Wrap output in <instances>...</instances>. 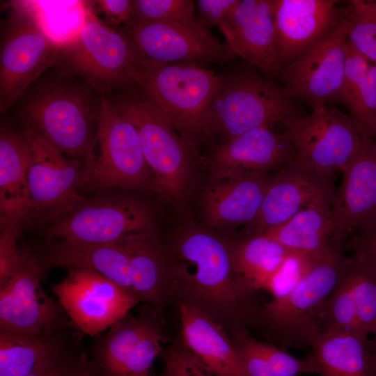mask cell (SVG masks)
Wrapping results in <instances>:
<instances>
[{"label":"cell","mask_w":376,"mask_h":376,"mask_svg":"<svg viewBox=\"0 0 376 376\" xmlns=\"http://www.w3.org/2000/svg\"><path fill=\"white\" fill-rule=\"evenodd\" d=\"M61 353L51 334L0 330V376H26L40 362Z\"/></svg>","instance_id":"d6a6232c"},{"label":"cell","mask_w":376,"mask_h":376,"mask_svg":"<svg viewBox=\"0 0 376 376\" xmlns=\"http://www.w3.org/2000/svg\"><path fill=\"white\" fill-rule=\"evenodd\" d=\"M130 260L132 291L140 301L158 311L168 301V258L166 249L154 234L120 241Z\"/></svg>","instance_id":"f546056e"},{"label":"cell","mask_w":376,"mask_h":376,"mask_svg":"<svg viewBox=\"0 0 376 376\" xmlns=\"http://www.w3.org/2000/svg\"><path fill=\"white\" fill-rule=\"evenodd\" d=\"M154 234L151 211L127 198H108L83 205L52 222L47 238L87 244H107Z\"/></svg>","instance_id":"7c38bea8"},{"label":"cell","mask_w":376,"mask_h":376,"mask_svg":"<svg viewBox=\"0 0 376 376\" xmlns=\"http://www.w3.org/2000/svg\"><path fill=\"white\" fill-rule=\"evenodd\" d=\"M79 359L73 360L63 352L40 362L26 376H75Z\"/></svg>","instance_id":"ee69618b"},{"label":"cell","mask_w":376,"mask_h":376,"mask_svg":"<svg viewBox=\"0 0 376 376\" xmlns=\"http://www.w3.org/2000/svg\"><path fill=\"white\" fill-rule=\"evenodd\" d=\"M184 345L217 376H247L240 352L224 328L201 311L179 306Z\"/></svg>","instance_id":"484cf974"},{"label":"cell","mask_w":376,"mask_h":376,"mask_svg":"<svg viewBox=\"0 0 376 376\" xmlns=\"http://www.w3.org/2000/svg\"><path fill=\"white\" fill-rule=\"evenodd\" d=\"M31 149L27 138L1 122L0 130V223L22 226L31 215L28 187Z\"/></svg>","instance_id":"d4e9b609"},{"label":"cell","mask_w":376,"mask_h":376,"mask_svg":"<svg viewBox=\"0 0 376 376\" xmlns=\"http://www.w3.org/2000/svg\"><path fill=\"white\" fill-rule=\"evenodd\" d=\"M195 8L192 0H132L130 22H162L194 17Z\"/></svg>","instance_id":"8d00e7d4"},{"label":"cell","mask_w":376,"mask_h":376,"mask_svg":"<svg viewBox=\"0 0 376 376\" xmlns=\"http://www.w3.org/2000/svg\"><path fill=\"white\" fill-rule=\"evenodd\" d=\"M47 261L53 267L93 269L132 291L130 256L121 242L87 244L59 241Z\"/></svg>","instance_id":"f1b7e54d"},{"label":"cell","mask_w":376,"mask_h":376,"mask_svg":"<svg viewBox=\"0 0 376 376\" xmlns=\"http://www.w3.org/2000/svg\"><path fill=\"white\" fill-rule=\"evenodd\" d=\"M52 289L74 324L95 336L127 316L140 299L132 291L90 269L70 268Z\"/></svg>","instance_id":"9a60e30c"},{"label":"cell","mask_w":376,"mask_h":376,"mask_svg":"<svg viewBox=\"0 0 376 376\" xmlns=\"http://www.w3.org/2000/svg\"><path fill=\"white\" fill-rule=\"evenodd\" d=\"M342 279L324 304L319 332L335 331L368 337L376 327V264L354 251Z\"/></svg>","instance_id":"e0dca14e"},{"label":"cell","mask_w":376,"mask_h":376,"mask_svg":"<svg viewBox=\"0 0 376 376\" xmlns=\"http://www.w3.org/2000/svg\"><path fill=\"white\" fill-rule=\"evenodd\" d=\"M287 129L296 162L321 173H343L358 152L363 136L352 120L334 104L313 109Z\"/></svg>","instance_id":"8fae6325"},{"label":"cell","mask_w":376,"mask_h":376,"mask_svg":"<svg viewBox=\"0 0 376 376\" xmlns=\"http://www.w3.org/2000/svg\"><path fill=\"white\" fill-rule=\"evenodd\" d=\"M158 311L125 318L113 324L101 345L95 365L100 376H149L150 370L162 352L163 337Z\"/></svg>","instance_id":"d6986e66"},{"label":"cell","mask_w":376,"mask_h":376,"mask_svg":"<svg viewBox=\"0 0 376 376\" xmlns=\"http://www.w3.org/2000/svg\"><path fill=\"white\" fill-rule=\"evenodd\" d=\"M219 88L210 105L205 139L213 135L227 141L248 130L282 123L286 128L304 117L282 86L244 70L221 75Z\"/></svg>","instance_id":"8992f818"},{"label":"cell","mask_w":376,"mask_h":376,"mask_svg":"<svg viewBox=\"0 0 376 376\" xmlns=\"http://www.w3.org/2000/svg\"><path fill=\"white\" fill-rule=\"evenodd\" d=\"M90 3L96 15H101L99 18L111 28L118 29L131 20L132 0H97Z\"/></svg>","instance_id":"b9f144b4"},{"label":"cell","mask_w":376,"mask_h":376,"mask_svg":"<svg viewBox=\"0 0 376 376\" xmlns=\"http://www.w3.org/2000/svg\"><path fill=\"white\" fill-rule=\"evenodd\" d=\"M135 61L125 35L105 24L88 1L81 31L72 42L60 48L53 68L108 94L132 87L129 72Z\"/></svg>","instance_id":"ba28073f"},{"label":"cell","mask_w":376,"mask_h":376,"mask_svg":"<svg viewBox=\"0 0 376 376\" xmlns=\"http://www.w3.org/2000/svg\"><path fill=\"white\" fill-rule=\"evenodd\" d=\"M335 190L332 173H318L295 160L276 173L256 218L246 226L244 235L263 234L289 220L316 198Z\"/></svg>","instance_id":"603a6c76"},{"label":"cell","mask_w":376,"mask_h":376,"mask_svg":"<svg viewBox=\"0 0 376 376\" xmlns=\"http://www.w3.org/2000/svg\"><path fill=\"white\" fill-rule=\"evenodd\" d=\"M45 33L63 47L72 42L84 24L88 1H22Z\"/></svg>","instance_id":"836d02e7"},{"label":"cell","mask_w":376,"mask_h":376,"mask_svg":"<svg viewBox=\"0 0 376 376\" xmlns=\"http://www.w3.org/2000/svg\"><path fill=\"white\" fill-rule=\"evenodd\" d=\"M84 178L85 185L93 187L153 191L136 127L104 93Z\"/></svg>","instance_id":"52a82bcc"},{"label":"cell","mask_w":376,"mask_h":376,"mask_svg":"<svg viewBox=\"0 0 376 376\" xmlns=\"http://www.w3.org/2000/svg\"><path fill=\"white\" fill-rule=\"evenodd\" d=\"M345 250L334 247L321 254L297 286L285 297L258 306L250 328L285 350L310 347L319 333L318 318L351 261Z\"/></svg>","instance_id":"277c9868"},{"label":"cell","mask_w":376,"mask_h":376,"mask_svg":"<svg viewBox=\"0 0 376 376\" xmlns=\"http://www.w3.org/2000/svg\"><path fill=\"white\" fill-rule=\"evenodd\" d=\"M1 22L0 113L54 65L60 48L45 33L22 1H12Z\"/></svg>","instance_id":"9c48e42d"},{"label":"cell","mask_w":376,"mask_h":376,"mask_svg":"<svg viewBox=\"0 0 376 376\" xmlns=\"http://www.w3.org/2000/svg\"><path fill=\"white\" fill-rule=\"evenodd\" d=\"M163 361L169 376H217L182 343L167 348L163 352Z\"/></svg>","instance_id":"f35d334b"},{"label":"cell","mask_w":376,"mask_h":376,"mask_svg":"<svg viewBox=\"0 0 376 376\" xmlns=\"http://www.w3.org/2000/svg\"><path fill=\"white\" fill-rule=\"evenodd\" d=\"M345 250L361 252L376 264V223L351 237Z\"/></svg>","instance_id":"f6af8a7d"},{"label":"cell","mask_w":376,"mask_h":376,"mask_svg":"<svg viewBox=\"0 0 376 376\" xmlns=\"http://www.w3.org/2000/svg\"><path fill=\"white\" fill-rule=\"evenodd\" d=\"M231 338L240 352L247 376L318 375V367L311 352L304 359L295 357L276 345L256 339L249 331Z\"/></svg>","instance_id":"4dcf8cb0"},{"label":"cell","mask_w":376,"mask_h":376,"mask_svg":"<svg viewBox=\"0 0 376 376\" xmlns=\"http://www.w3.org/2000/svg\"><path fill=\"white\" fill-rule=\"evenodd\" d=\"M217 26L234 55L269 79L278 77L283 67L275 47L274 0H240Z\"/></svg>","instance_id":"44dd1931"},{"label":"cell","mask_w":376,"mask_h":376,"mask_svg":"<svg viewBox=\"0 0 376 376\" xmlns=\"http://www.w3.org/2000/svg\"><path fill=\"white\" fill-rule=\"evenodd\" d=\"M75 376H100L85 357H80L79 363Z\"/></svg>","instance_id":"bcb514c9"},{"label":"cell","mask_w":376,"mask_h":376,"mask_svg":"<svg viewBox=\"0 0 376 376\" xmlns=\"http://www.w3.org/2000/svg\"><path fill=\"white\" fill-rule=\"evenodd\" d=\"M149 376H156V375H152L150 374ZM157 376H169V375H168V373L166 372H165L164 370V372L161 375H157Z\"/></svg>","instance_id":"c3c4849f"},{"label":"cell","mask_w":376,"mask_h":376,"mask_svg":"<svg viewBox=\"0 0 376 376\" xmlns=\"http://www.w3.org/2000/svg\"><path fill=\"white\" fill-rule=\"evenodd\" d=\"M285 134L260 127L216 146L207 159L213 178L243 172H278L296 159Z\"/></svg>","instance_id":"7402d4cb"},{"label":"cell","mask_w":376,"mask_h":376,"mask_svg":"<svg viewBox=\"0 0 376 376\" xmlns=\"http://www.w3.org/2000/svg\"><path fill=\"white\" fill-rule=\"evenodd\" d=\"M348 49L347 13L328 36L288 65L278 75L285 95L307 103L312 109L338 104Z\"/></svg>","instance_id":"5bb4252c"},{"label":"cell","mask_w":376,"mask_h":376,"mask_svg":"<svg viewBox=\"0 0 376 376\" xmlns=\"http://www.w3.org/2000/svg\"><path fill=\"white\" fill-rule=\"evenodd\" d=\"M320 376H376V359L368 337L328 331L310 344Z\"/></svg>","instance_id":"83f0119b"},{"label":"cell","mask_w":376,"mask_h":376,"mask_svg":"<svg viewBox=\"0 0 376 376\" xmlns=\"http://www.w3.org/2000/svg\"><path fill=\"white\" fill-rule=\"evenodd\" d=\"M335 191L316 198L289 220L263 234L290 251L307 255L340 247L334 242L332 202Z\"/></svg>","instance_id":"4316f807"},{"label":"cell","mask_w":376,"mask_h":376,"mask_svg":"<svg viewBox=\"0 0 376 376\" xmlns=\"http://www.w3.org/2000/svg\"><path fill=\"white\" fill-rule=\"evenodd\" d=\"M132 85L194 150L205 140L210 105L222 76L192 63L136 61Z\"/></svg>","instance_id":"3957f363"},{"label":"cell","mask_w":376,"mask_h":376,"mask_svg":"<svg viewBox=\"0 0 376 376\" xmlns=\"http://www.w3.org/2000/svg\"><path fill=\"white\" fill-rule=\"evenodd\" d=\"M373 339H369V343L371 347V350L374 354V356L376 359V327L374 332L373 333Z\"/></svg>","instance_id":"7dc6e473"},{"label":"cell","mask_w":376,"mask_h":376,"mask_svg":"<svg viewBox=\"0 0 376 376\" xmlns=\"http://www.w3.org/2000/svg\"><path fill=\"white\" fill-rule=\"evenodd\" d=\"M236 270L248 287L265 290L290 251L264 234L243 235L233 240Z\"/></svg>","instance_id":"1f68e13d"},{"label":"cell","mask_w":376,"mask_h":376,"mask_svg":"<svg viewBox=\"0 0 376 376\" xmlns=\"http://www.w3.org/2000/svg\"><path fill=\"white\" fill-rule=\"evenodd\" d=\"M42 266L29 249H20L10 277L0 285V330L52 334L57 328L58 305L40 284Z\"/></svg>","instance_id":"2e32d148"},{"label":"cell","mask_w":376,"mask_h":376,"mask_svg":"<svg viewBox=\"0 0 376 376\" xmlns=\"http://www.w3.org/2000/svg\"><path fill=\"white\" fill-rule=\"evenodd\" d=\"M127 38L136 61L224 63L233 60L226 43L203 27L196 17L162 22H129L120 29Z\"/></svg>","instance_id":"30bf717a"},{"label":"cell","mask_w":376,"mask_h":376,"mask_svg":"<svg viewBox=\"0 0 376 376\" xmlns=\"http://www.w3.org/2000/svg\"><path fill=\"white\" fill-rule=\"evenodd\" d=\"M334 242L345 249L353 235L376 223V142L363 137L343 172L333 202Z\"/></svg>","instance_id":"ac0fdd59"},{"label":"cell","mask_w":376,"mask_h":376,"mask_svg":"<svg viewBox=\"0 0 376 376\" xmlns=\"http://www.w3.org/2000/svg\"><path fill=\"white\" fill-rule=\"evenodd\" d=\"M49 69L15 103L22 130L85 164L94 143L103 93L81 79Z\"/></svg>","instance_id":"7a4b0ae2"},{"label":"cell","mask_w":376,"mask_h":376,"mask_svg":"<svg viewBox=\"0 0 376 376\" xmlns=\"http://www.w3.org/2000/svg\"><path fill=\"white\" fill-rule=\"evenodd\" d=\"M348 2V41L360 54L376 64V0Z\"/></svg>","instance_id":"e575fe53"},{"label":"cell","mask_w":376,"mask_h":376,"mask_svg":"<svg viewBox=\"0 0 376 376\" xmlns=\"http://www.w3.org/2000/svg\"><path fill=\"white\" fill-rule=\"evenodd\" d=\"M371 63L369 60L356 50L348 41L345 75L338 104L345 105L349 111L354 104L358 86Z\"/></svg>","instance_id":"ab89813d"},{"label":"cell","mask_w":376,"mask_h":376,"mask_svg":"<svg viewBox=\"0 0 376 376\" xmlns=\"http://www.w3.org/2000/svg\"><path fill=\"white\" fill-rule=\"evenodd\" d=\"M335 0H274L275 47L283 67L331 33L346 7Z\"/></svg>","instance_id":"ffe728a7"},{"label":"cell","mask_w":376,"mask_h":376,"mask_svg":"<svg viewBox=\"0 0 376 376\" xmlns=\"http://www.w3.org/2000/svg\"><path fill=\"white\" fill-rule=\"evenodd\" d=\"M168 301L191 306L220 324L230 338L249 331L257 291L238 274L233 240L199 228L181 231L166 248Z\"/></svg>","instance_id":"6da1fadb"},{"label":"cell","mask_w":376,"mask_h":376,"mask_svg":"<svg viewBox=\"0 0 376 376\" xmlns=\"http://www.w3.org/2000/svg\"><path fill=\"white\" fill-rule=\"evenodd\" d=\"M276 173L243 172L213 178L203 197L205 223L219 230L251 224Z\"/></svg>","instance_id":"cb8c5ba5"},{"label":"cell","mask_w":376,"mask_h":376,"mask_svg":"<svg viewBox=\"0 0 376 376\" xmlns=\"http://www.w3.org/2000/svg\"><path fill=\"white\" fill-rule=\"evenodd\" d=\"M350 116L363 137H376L375 63H371L358 86Z\"/></svg>","instance_id":"d590c367"},{"label":"cell","mask_w":376,"mask_h":376,"mask_svg":"<svg viewBox=\"0 0 376 376\" xmlns=\"http://www.w3.org/2000/svg\"><path fill=\"white\" fill-rule=\"evenodd\" d=\"M240 0H198L196 9L199 23L205 29L213 27L228 17Z\"/></svg>","instance_id":"7bdbcfd3"},{"label":"cell","mask_w":376,"mask_h":376,"mask_svg":"<svg viewBox=\"0 0 376 376\" xmlns=\"http://www.w3.org/2000/svg\"><path fill=\"white\" fill-rule=\"evenodd\" d=\"M22 132L31 149L28 187L31 215L53 222L86 201L78 192L85 185V164L68 158L33 133Z\"/></svg>","instance_id":"4fadbf2b"},{"label":"cell","mask_w":376,"mask_h":376,"mask_svg":"<svg viewBox=\"0 0 376 376\" xmlns=\"http://www.w3.org/2000/svg\"><path fill=\"white\" fill-rule=\"evenodd\" d=\"M109 98L138 131L152 176L153 191L172 206L182 207L189 193L196 150L134 86Z\"/></svg>","instance_id":"5b68a950"},{"label":"cell","mask_w":376,"mask_h":376,"mask_svg":"<svg viewBox=\"0 0 376 376\" xmlns=\"http://www.w3.org/2000/svg\"><path fill=\"white\" fill-rule=\"evenodd\" d=\"M23 226L15 223H1L0 285L8 280L20 256L17 241Z\"/></svg>","instance_id":"60d3db41"},{"label":"cell","mask_w":376,"mask_h":376,"mask_svg":"<svg viewBox=\"0 0 376 376\" xmlns=\"http://www.w3.org/2000/svg\"><path fill=\"white\" fill-rule=\"evenodd\" d=\"M322 253L307 255L290 251L268 281L265 290L271 293L272 299L285 297L304 279L316 259Z\"/></svg>","instance_id":"74e56055"}]
</instances>
